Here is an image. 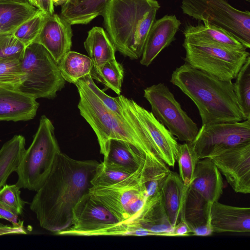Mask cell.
Segmentation results:
<instances>
[{
  "instance_id": "6da1fadb",
  "label": "cell",
  "mask_w": 250,
  "mask_h": 250,
  "mask_svg": "<svg viewBox=\"0 0 250 250\" xmlns=\"http://www.w3.org/2000/svg\"><path fill=\"white\" fill-rule=\"evenodd\" d=\"M99 163L78 160L60 152L45 181L30 204L40 226L56 233L70 227L72 210L88 192Z\"/></svg>"
},
{
  "instance_id": "7a4b0ae2",
  "label": "cell",
  "mask_w": 250,
  "mask_h": 250,
  "mask_svg": "<svg viewBox=\"0 0 250 250\" xmlns=\"http://www.w3.org/2000/svg\"><path fill=\"white\" fill-rule=\"evenodd\" d=\"M170 82L196 105L202 125L246 120L232 81H224L185 63L171 74Z\"/></svg>"
},
{
  "instance_id": "3957f363",
  "label": "cell",
  "mask_w": 250,
  "mask_h": 250,
  "mask_svg": "<svg viewBox=\"0 0 250 250\" xmlns=\"http://www.w3.org/2000/svg\"><path fill=\"white\" fill-rule=\"evenodd\" d=\"M160 8L156 0H111L102 15L116 51L131 60L141 57Z\"/></svg>"
},
{
  "instance_id": "277c9868",
  "label": "cell",
  "mask_w": 250,
  "mask_h": 250,
  "mask_svg": "<svg viewBox=\"0 0 250 250\" xmlns=\"http://www.w3.org/2000/svg\"><path fill=\"white\" fill-rule=\"evenodd\" d=\"M74 84L80 96L78 104L80 113L95 133L100 152L104 156L107 151L111 140H121L136 146L153 165L168 168L156 148L143 140L124 117L107 108L82 79Z\"/></svg>"
},
{
  "instance_id": "5b68a950",
  "label": "cell",
  "mask_w": 250,
  "mask_h": 250,
  "mask_svg": "<svg viewBox=\"0 0 250 250\" xmlns=\"http://www.w3.org/2000/svg\"><path fill=\"white\" fill-rule=\"evenodd\" d=\"M54 127L46 116H41L38 129L29 147L25 150L16 171V184L21 188L37 191L42 186L61 152Z\"/></svg>"
},
{
  "instance_id": "8992f818",
  "label": "cell",
  "mask_w": 250,
  "mask_h": 250,
  "mask_svg": "<svg viewBox=\"0 0 250 250\" xmlns=\"http://www.w3.org/2000/svg\"><path fill=\"white\" fill-rule=\"evenodd\" d=\"M183 46L185 63L224 81L235 79L250 56L247 50L192 37H185Z\"/></svg>"
},
{
  "instance_id": "52a82bcc",
  "label": "cell",
  "mask_w": 250,
  "mask_h": 250,
  "mask_svg": "<svg viewBox=\"0 0 250 250\" xmlns=\"http://www.w3.org/2000/svg\"><path fill=\"white\" fill-rule=\"evenodd\" d=\"M24 80L17 91L38 98L52 99L64 86L58 63L42 44L33 42L25 47L21 59Z\"/></svg>"
},
{
  "instance_id": "ba28073f",
  "label": "cell",
  "mask_w": 250,
  "mask_h": 250,
  "mask_svg": "<svg viewBox=\"0 0 250 250\" xmlns=\"http://www.w3.org/2000/svg\"><path fill=\"white\" fill-rule=\"evenodd\" d=\"M183 12L222 28L250 47V13L232 6L225 0H182Z\"/></svg>"
},
{
  "instance_id": "9c48e42d",
  "label": "cell",
  "mask_w": 250,
  "mask_h": 250,
  "mask_svg": "<svg viewBox=\"0 0 250 250\" xmlns=\"http://www.w3.org/2000/svg\"><path fill=\"white\" fill-rule=\"evenodd\" d=\"M144 97L149 103L154 117L171 134L182 142L191 143L194 140L199 130L196 124L165 84L159 83L146 87Z\"/></svg>"
},
{
  "instance_id": "30bf717a",
  "label": "cell",
  "mask_w": 250,
  "mask_h": 250,
  "mask_svg": "<svg viewBox=\"0 0 250 250\" xmlns=\"http://www.w3.org/2000/svg\"><path fill=\"white\" fill-rule=\"evenodd\" d=\"M250 142V119L241 122L202 125L190 143L200 159L211 158Z\"/></svg>"
},
{
  "instance_id": "8fae6325",
  "label": "cell",
  "mask_w": 250,
  "mask_h": 250,
  "mask_svg": "<svg viewBox=\"0 0 250 250\" xmlns=\"http://www.w3.org/2000/svg\"><path fill=\"white\" fill-rule=\"evenodd\" d=\"M88 193L120 222L132 219L142 208L146 199L141 180L107 187L92 186Z\"/></svg>"
},
{
  "instance_id": "7c38bea8",
  "label": "cell",
  "mask_w": 250,
  "mask_h": 250,
  "mask_svg": "<svg viewBox=\"0 0 250 250\" xmlns=\"http://www.w3.org/2000/svg\"><path fill=\"white\" fill-rule=\"evenodd\" d=\"M119 222L106 208L94 200L88 192L80 199L74 207L71 226L55 234L91 236L93 233Z\"/></svg>"
},
{
  "instance_id": "4fadbf2b",
  "label": "cell",
  "mask_w": 250,
  "mask_h": 250,
  "mask_svg": "<svg viewBox=\"0 0 250 250\" xmlns=\"http://www.w3.org/2000/svg\"><path fill=\"white\" fill-rule=\"evenodd\" d=\"M236 193H250V142L210 158Z\"/></svg>"
},
{
  "instance_id": "5bb4252c",
  "label": "cell",
  "mask_w": 250,
  "mask_h": 250,
  "mask_svg": "<svg viewBox=\"0 0 250 250\" xmlns=\"http://www.w3.org/2000/svg\"><path fill=\"white\" fill-rule=\"evenodd\" d=\"M137 116L149 133L162 160L173 167L177 159L179 144L168 129L154 117L151 112L130 99Z\"/></svg>"
},
{
  "instance_id": "9a60e30c",
  "label": "cell",
  "mask_w": 250,
  "mask_h": 250,
  "mask_svg": "<svg viewBox=\"0 0 250 250\" xmlns=\"http://www.w3.org/2000/svg\"><path fill=\"white\" fill-rule=\"evenodd\" d=\"M72 36L71 25L54 13L47 16L34 42L43 46L58 63L70 51Z\"/></svg>"
},
{
  "instance_id": "2e32d148",
  "label": "cell",
  "mask_w": 250,
  "mask_h": 250,
  "mask_svg": "<svg viewBox=\"0 0 250 250\" xmlns=\"http://www.w3.org/2000/svg\"><path fill=\"white\" fill-rule=\"evenodd\" d=\"M128 221L136 228L148 230L155 236H173V227L165 210L162 189L146 198L142 208Z\"/></svg>"
},
{
  "instance_id": "e0dca14e",
  "label": "cell",
  "mask_w": 250,
  "mask_h": 250,
  "mask_svg": "<svg viewBox=\"0 0 250 250\" xmlns=\"http://www.w3.org/2000/svg\"><path fill=\"white\" fill-rule=\"evenodd\" d=\"M105 165L115 167L131 174L143 171L147 167L165 169L149 162L145 156L129 142L112 139L102 162Z\"/></svg>"
},
{
  "instance_id": "ac0fdd59",
  "label": "cell",
  "mask_w": 250,
  "mask_h": 250,
  "mask_svg": "<svg viewBox=\"0 0 250 250\" xmlns=\"http://www.w3.org/2000/svg\"><path fill=\"white\" fill-rule=\"evenodd\" d=\"M181 21L175 15H166L152 24L144 45L140 60L142 65L148 66L160 53L175 40Z\"/></svg>"
},
{
  "instance_id": "d6986e66",
  "label": "cell",
  "mask_w": 250,
  "mask_h": 250,
  "mask_svg": "<svg viewBox=\"0 0 250 250\" xmlns=\"http://www.w3.org/2000/svg\"><path fill=\"white\" fill-rule=\"evenodd\" d=\"M210 224L213 232L249 233L250 208L213 203L210 210Z\"/></svg>"
},
{
  "instance_id": "ffe728a7",
  "label": "cell",
  "mask_w": 250,
  "mask_h": 250,
  "mask_svg": "<svg viewBox=\"0 0 250 250\" xmlns=\"http://www.w3.org/2000/svg\"><path fill=\"white\" fill-rule=\"evenodd\" d=\"M189 187L211 205L219 201L224 183L220 171L210 158L199 160Z\"/></svg>"
},
{
  "instance_id": "44dd1931",
  "label": "cell",
  "mask_w": 250,
  "mask_h": 250,
  "mask_svg": "<svg viewBox=\"0 0 250 250\" xmlns=\"http://www.w3.org/2000/svg\"><path fill=\"white\" fill-rule=\"evenodd\" d=\"M39 106L36 99L20 91L0 89V121L31 120Z\"/></svg>"
},
{
  "instance_id": "7402d4cb",
  "label": "cell",
  "mask_w": 250,
  "mask_h": 250,
  "mask_svg": "<svg viewBox=\"0 0 250 250\" xmlns=\"http://www.w3.org/2000/svg\"><path fill=\"white\" fill-rule=\"evenodd\" d=\"M189 186L179 175L169 170L162 187L164 205L169 222L174 228L184 217L185 201Z\"/></svg>"
},
{
  "instance_id": "603a6c76",
  "label": "cell",
  "mask_w": 250,
  "mask_h": 250,
  "mask_svg": "<svg viewBox=\"0 0 250 250\" xmlns=\"http://www.w3.org/2000/svg\"><path fill=\"white\" fill-rule=\"evenodd\" d=\"M111 0H67L62 5L61 16L71 25L86 24L104 10Z\"/></svg>"
},
{
  "instance_id": "cb8c5ba5",
  "label": "cell",
  "mask_w": 250,
  "mask_h": 250,
  "mask_svg": "<svg viewBox=\"0 0 250 250\" xmlns=\"http://www.w3.org/2000/svg\"><path fill=\"white\" fill-rule=\"evenodd\" d=\"M39 10L29 2H0V34H13Z\"/></svg>"
},
{
  "instance_id": "d4e9b609",
  "label": "cell",
  "mask_w": 250,
  "mask_h": 250,
  "mask_svg": "<svg viewBox=\"0 0 250 250\" xmlns=\"http://www.w3.org/2000/svg\"><path fill=\"white\" fill-rule=\"evenodd\" d=\"M84 46L94 66L99 67L116 59V50L102 27L94 26L88 31Z\"/></svg>"
},
{
  "instance_id": "484cf974",
  "label": "cell",
  "mask_w": 250,
  "mask_h": 250,
  "mask_svg": "<svg viewBox=\"0 0 250 250\" xmlns=\"http://www.w3.org/2000/svg\"><path fill=\"white\" fill-rule=\"evenodd\" d=\"M211 205L189 186L185 204L184 218L191 229L192 234L200 228L211 226Z\"/></svg>"
},
{
  "instance_id": "4316f807",
  "label": "cell",
  "mask_w": 250,
  "mask_h": 250,
  "mask_svg": "<svg viewBox=\"0 0 250 250\" xmlns=\"http://www.w3.org/2000/svg\"><path fill=\"white\" fill-rule=\"evenodd\" d=\"M25 150V139L21 135L14 136L0 148V189L10 175L16 172Z\"/></svg>"
},
{
  "instance_id": "83f0119b",
  "label": "cell",
  "mask_w": 250,
  "mask_h": 250,
  "mask_svg": "<svg viewBox=\"0 0 250 250\" xmlns=\"http://www.w3.org/2000/svg\"><path fill=\"white\" fill-rule=\"evenodd\" d=\"M185 37L200 39L226 46L247 50L243 44L225 29L204 22L197 25H188L184 30Z\"/></svg>"
},
{
  "instance_id": "f1b7e54d",
  "label": "cell",
  "mask_w": 250,
  "mask_h": 250,
  "mask_svg": "<svg viewBox=\"0 0 250 250\" xmlns=\"http://www.w3.org/2000/svg\"><path fill=\"white\" fill-rule=\"evenodd\" d=\"M58 66L63 79L74 84L90 74L93 62L89 57L69 51L61 60Z\"/></svg>"
},
{
  "instance_id": "f546056e",
  "label": "cell",
  "mask_w": 250,
  "mask_h": 250,
  "mask_svg": "<svg viewBox=\"0 0 250 250\" xmlns=\"http://www.w3.org/2000/svg\"><path fill=\"white\" fill-rule=\"evenodd\" d=\"M90 75L93 79L102 83L106 88L112 89L118 95L120 94L124 71L122 65L116 59L108 61L99 67L93 65Z\"/></svg>"
},
{
  "instance_id": "4dcf8cb0",
  "label": "cell",
  "mask_w": 250,
  "mask_h": 250,
  "mask_svg": "<svg viewBox=\"0 0 250 250\" xmlns=\"http://www.w3.org/2000/svg\"><path fill=\"white\" fill-rule=\"evenodd\" d=\"M144 171L131 174L101 162L97 167L91 184L93 187H107L140 180Z\"/></svg>"
},
{
  "instance_id": "1f68e13d",
  "label": "cell",
  "mask_w": 250,
  "mask_h": 250,
  "mask_svg": "<svg viewBox=\"0 0 250 250\" xmlns=\"http://www.w3.org/2000/svg\"><path fill=\"white\" fill-rule=\"evenodd\" d=\"M21 59L0 61V89L18 90L24 80Z\"/></svg>"
},
{
  "instance_id": "d6a6232c",
  "label": "cell",
  "mask_w": 250,
  "mask_h": 250,
  "mask_svg": "<svg viewBox=\"0 0 250 250\" xmlns=\"http://www.w3.org/2000/svg\"><path fill=\"white\" fill-rule=\"evenodd\" d=\"M233 83L239 105L246 120L250 119V57L239 71Z\"/></svg>"
},
{
  "instance_id": "836d02e7",
  "label": "cell",
  "mask_w": 250,
  "mask_h": 250,
  "mask_svg": "<svg viewBox=\"0 0 250 250\" xmlns=\"http://www.w3.org/2000/svg\"><path fill=\"white\" fill-rule=\"evenodd\" d=\"M200 160L190 143L179 144L177 159L179 176L186 186H189L193 179L197 164Z\"/></svg>"
},
{
  "instance_id": "e575fe53",
  "label": "cell",
  "mask_w": 250,
  "mask_h": 250,
  "mask_svg": "<svg viewBox=\"0 0 250 250\" xmlns=\"http://www.w3.org/2000/svg\"><path fill=\"white\" fill-rule=\"evenodd\" d=\"M47 15L39 10L34 16L21 25L13 34L26 47L35 42Z\"/></svg>"
},
{
  "instance_id": "d590c367",
  "label": "cell",
  "mask_w": 250,
  "mask_h": 250,
  "mask_svg": "<svg viewBox=\"0 0 250 250\" xmlns=\"http://www.w3.org/2000/svg\"><path fill=\"white\" fill-rule=\"evenodd\" d=\"M25 46L13 34H0V61L21 59Z\"/></svg>"
},
{
  "instance_id": "8d00e7d4",
  "label": "cell",
  "mask_w": 250,
  "mask_h": 250,
  "mask_svg": "<svg viewBox=\"0 0 250 250\" xmlns=\"http://www.w3.org/2000/svg\"><path fill=\"white\" fill-rule=\"evenodd\" d=\"M21 193L16 184H5L0 189V203L21 215L26 202L21 198Z\"/></svg>"
},
{
  "instance_id": "74e56055",
  "label": "cell",
  "mask_w": 250,
  "mask_h": 250,
  "mask_svg": "<svg viewBox=\"0 0 250 250\" xmlns=\"http://www.w3.org/2000/svg\"><path fill=\"white\" fill-rule=\"evenodd\" d=\"M81 79L107 108L119 116L124 117L122 109L115 98L109 96L101 90L95 83L90 74Z\"/></svg>"
},
{
  "instance_id": "f35d334b",
  "label": "cell",
  "mask_w": 250,
  "mask_h": 250,
  "mask_svg": "<svg viewBox=\"0 0 250 250\" xmlns=\"http://www.w3.org/2000/svg\"><path fill=\"white\" fill-rule=\"evenodd\" d=\"M18 215L16 211L0 203V218L12 223L13 225L18 226L23 222L18 220Z\"/></svg>"
},
{
  "instance_id": "ab89813d",
  "label": "cell",
  "mask_w": 250,
  "mask_h": 250,
  "mask_svg": "<svg viewBox=\"0 0 250 250\" xmlns=\"http://www.w3.org/2000/svg\"><path fill=\"white\" fill-rule=\"evenodd\" d=\"M31 230L29 227H25L23 225V222L18 226L4 225L0 226V236L7 234H27Z\"/></svg>"
},
{
  "instance_id": "60d3db41",
  "label": "cell",
  "mask_w": 250,
  "mask_h": 250,
  "mask_svg": "<svg viewBox=\"0 0 250 250\" xmlns=\"http://www.w3.org/2000/svg\"><path fill=\"white\" fill-rule=\"evenodd\" d=\"M191 230L184 217L175 225L172 231L173 236H186L191 235Z\"/></svg>"
},
{
  "instance_id": "b9f144b4",
  "label": "cell",
  "mask_w": 250,
  "mask_h": 250,
  "mask_svg": "<svg viewBox=\"0 0 250 250\" xmlns=\"http://www.w3.org/2000/svg\"><path fill=\"white\" fill-rule=\"evenodd\" d=\"M40 10L46 13L48 15L54 13V6L52 0H40Z\"/></svg>"
},
{
  "instance_id": "7bdbcfd3",
  "label": "cell",
  "mask_w": 250,
  "mask_h": 250,
  "mask_svg": "<svg viewBox=\"0 0 250 250\" xmlns=\"http://www.w3.org/2000/svg\"><path fill=\"white\" fill-rule=\"evenodd\" d=\"M29 2L28 0H0V2Z\"/></svg>"
},
{
  "instance_id": "ee69618b",
  "label": "cell",
  "mask_w": 250,
  "mask_h": 250,
  "mask_svg": "<svg viewBox=\"0 0 250 250\" xmlns=\"http://www.w3.org/2000/svg\"><path fill=\"white\" fill-rule=\"evenodd\" d=\"M29 2L37 8L40 9V0H28Z\"/></svg>"
},
{
  "instance_id": "f6af8a7d",
  "label": "cell",
  "mask_w": 250,
  "mask_h": 250,
  "mask_svg": "<svg viewBox=\"0 0 250 250\" xmlns=\"http://www.w3.org/2000/svg\"><path fill=\"white\" fill-rule=\"evenodd\" d=\"M54 6L63 5L67 0H52Z\"/></svg>"
},
{
  "instance_id": "bcb514c9",
  "label": "cell",
  "mask_w": 250,
  "mask_h": 250,
  "mask_svg": "<svg viewBox=\"0 0 250 250\" xmlns=\"http://www.w3.org/2000/svg\"><path fill=\"white\" fill-rule=\"evenodd\" d=\"M3 225H4V224H1V223H0V226H3Z\"/></svg>"
},
{
  "instance_id": "7dc6e473",
  "label": "cell",
  "mask_w": 250,
  "mask_h": 250,
  "mask_svg": "<svg viewBox=\"0 0 250 250\" xmlns=\"http://www.w3.org/2000/svg\"><path fill=\"white\" fill-rule=\"evenodd\" d=\"M244 0L247 1L248 2H250V0Z\"/></svg>"
}]
</instances>
